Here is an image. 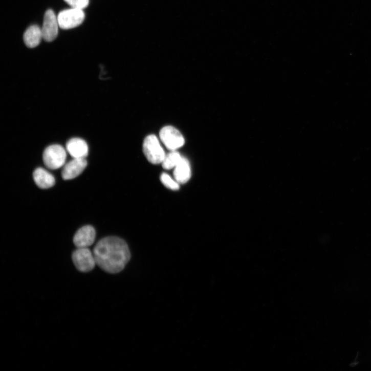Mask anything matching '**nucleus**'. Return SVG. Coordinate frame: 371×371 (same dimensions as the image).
<instances>
[{
  "label": "nucleus",
  "instance_id": "f257e3e1",
  "mask_svg": "<svg viewBox=\"0 0 371 371\" xmlns=\"http://www.w3.org/2000/svg\"><path fill=\"white\" fill-rule=\"evenodd\" d=\"M97 265L105 272L115 274L121 272L130 259L126 242L117 237H108L96 245L93 252Z\"/></svg>",
  "mask_w": 371,
  "mask_h": 371
},
{
  "label": "nucleus",
  "instance_id": "f03ea898",
  "mask_svg": "<svg viewBox=\"0 0 371 371\" xmlns=\"http://www.w3.org/2000/svg\"><path fill=\"white\" fill-rule=\"evenodd\" d=\"M143 151L147 161L155 165L162 164L166 156L159 139L155 135H148L145 138Z\"/></svg>",
  "mask_w": 371,
  "mask_h": 371
},
{
  "label": "nucleus",
  "instance_id": "7ed1b4c3",
  "mask_svg": "<svg viewBox=\"0 0 371 371\" xmlns=\"http://www.w3.org/2000/svg\"><path fill=\"white\" fill-rule=\"evenodd\" d=\"M67 159V153L60 145L49 146L43 154V161L46 166L51 170H56L64 166Z\"/></svg>",
  "mask_w": 371,
  "mask_h": 371
},
{
  "label": "nucleus",
  "instance_id": "20e7f679",
  "mask_svg": "<svg viewBox=\"0 0 371 371\" xmlns=\"http://www.w3.org/2000/svg\"><path fill=\"white\" fill-rule=\"evenodd\" d=\"M74 266L81 272L92 271L97 265L94 253L88 248H78L72 255Z\"/></svg>",
  "mask_w": 371,
  "mask_h": 371
},
{
  "label": "nucleus",
  "instance_id": "39448f33",
  "mask_svg": "<svg viewBox=\"0 0 371 371\" xmlns=\"http://www.w3.org/2000/svg\"><path fill=\"white\" fill-rule=\"evenodd\" d=\"M83 10L72 8L60 12L58 16L59 27L64 30L75 28L81 25L85 19Z\"/></svg>",
  "mask_w": 371,
  "mask_h": 371
},
{
  "label": "nucleus",
  "instance_id": "423d86ee",
  "mask_svg": "<svg viewBox=\"0 0 371 371\" xmlns=\"http://www.w3.org/2000/svg\"><path fill=\"white\" fill-rule=\"evenodd\" d=\"M160 138L168 150L176 151L182 147L185 139L180 132L172 126L164 127L160 133Z\"/></svg>",
  "mask_w": 371,
  "mask_h": 371
},
{
  "label": "nucleus",
  "instance_id": "0eeeda50",
  "mask_svg": "<svg viewBox=\"0 0 371 371\" xmlns=\"http://www.w3.org/2000/svg\"><path fill=\"white\" fill-rule=\"evenodd\" d=\"M59 27L57 17L52 10H48L45 13L41 31L43 39L48 42L54 40L58 32Z\"/></svg>",
  "mask_w": 371,
  "mask_h": 371
},
{
  "label": "nucleus",
  "instance_id": "6e6552de",
  "mask_svg": "<svg viewBox=\"0 0 371 371\" xmlns=\"http://www.w3.org/2000/svg\"><path fill=\"white\" fill-rule=\"evenodd\" d=\"M88 166L86 159H73L64 165L61 176L63 180H70L79 176Z\"/></svg>",
  "mask_w": 371,
  "mask_h": 371
},
{
  "label": "nucleus",
  "instance_id": "1a4fd4ad",
  "mask_svg": "<svg viewBox=\"0 0 371 371\" xmlns=\"http://www.w3.org/2000/svg\"><path fill=\"white\" fill-rule=\"evenodd\" d=\"M66 150L73 159H86L89 155V148L84 140L73 138L67 142Z\"/></svg>",
  "mask_w": 371,
  "mask_h": 371
},
{
  "label": "nucleus",
  "instance_id": "9d476101",
  "mask_svg": "<svg viewBox=\"0 0 371 371\" xmlns=\"http://www.w3.org/2000/svg\"><path fill=\"white\" fill-rule=\"evenodd\" d=\"M96 231L91 226L82 227L74 235L73 243L78 248H89L93 245L96 238Z\"/></svg>",
  "mask_w": 371,
  "mask_h": 371
},
{
  "label": "nucleus",
  "instance_id": "9b49d317",
  "mask_svg": "<svg viewBox=\"0 0 371 371\" xmlns=\"http://www.w3.org/2000/svg\"><path fill=\"white\" fill-rule=\"evenodd\" d=\"M33 178L36 184L41 189L50 188L55 184L54 177L42 168H38L34 171Z\"/></svg>",
  "mask_w": 371,
  "mask_h": 371
},
{
  "label": "nucleus",
  "instance_id": "f8f14e48",
  "mask_svg": "<svg viewBox=\"0 0 371 371\" xmlns=\"http://www.w3.org/2000/svg\"><path fill=\"white\" fill-rule=\"evenodd\" d=\"M43 38L41 29L38 26H30L24 33V40L26 45L30 48L38 46Z\"/></svg>",
  "mask_w": 371,
  "mask_h": 371
},
{
  "label": "nucleus",
  "instance_id": "ddd939ff",
  "mask_svg": "<svg viewBox=\"0 0 371 371\" xmlns=\"http://www.w3.org/2000/svg\"><path fill=\"white\" fill-rule=\"evenodd\" d=\"M191 176L190 164L186 159L183 158L174 168V179L179 184H185L190 180Z\"/></svg>",
  "mask_w": 371,
  "mask_h": 371
},
{
  "label": "nucleus",
  "instance_id": "4468645a",
  "mask_svg": "<svg viewBox=\"0 0 371 371\" xmlns=\"http://www.w3.org/2000/svg\"><path fill=\"white\" fill-rule=\"evenodd\" d=\"M183 157L177 151H171L166 156L162 165L164 169L171 170L174 168L182 159Z\"/></svg>",
  "mask_w": 371,
  "mask_h": 371
},
{
  "label": "nucleus",
  "instance_id": "2eb2a0df",
  "mask_svg": "<svg viewBox=\"0 0 371 371\" xmlns=\"http://www.w3.org/2000/svg\"><path fill=\"white\" fill-rule=\"evenodd\" d=\"M161 180L163 185L168 189L177 190L180 188L179 183L166 173H163L161 176Z\"/></svg>",
  "mask_w": 371,
  "mask_h": 371
},
{
  "label": "nucleus",
  "instance_id": "dca6fc26",
  "mask_svg": "<svg viewBox=\"0 0 371 371\" xmlns=\"http://www.w3.org/2000/svg\"><path fill=\"white\" fill-rule=\"evenodd\" d=\"M72 8L83 10L89 5L90 0H64Z\"/></svg>",
  "mask_w": 371,
  "mask_h": 371
}]
</instances>
